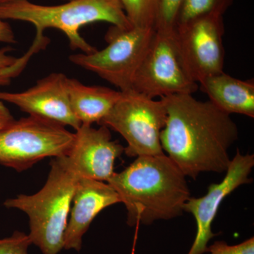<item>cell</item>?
I'll return each instance as SVG.
<instances>
[{
	"label": "cell",
	"instance_id": "cell-1",
	"mask_svg": "<svg viewBox=\"0 0 254 254\" xmlns=\"http://www.w3.org/2000/svg\"><path fill=\"white\" fill-rule=\"evenodd\" d=\"M161 98L167 120L160 143L169 158L193 180L200 173H225L231 161L229 149L239 136L230 115L191 94Z\"/></svg>",
	"mask_w": 254,
	"mask_h": 254
},
{
	"label": "cell",
	"instance_id": "cell-2",
	"mask_svg": "<svg viewBox=\"0 0 254 254\" xmlns=\"http://www.w3.org/2000/svg\"><path fill=\"white\" fill-rule=\"evenodd\" d=\"M186 177L164 153L137 157L108 183L126 207L127 225L133 227L182 215L190 197Z\"/></svg>",
	"mask_w": 254,
	"mask_h": 254
},
{
	"label": "cell",
	"instance_id": "cell-3",
	"mask_svg": "<svg viewBox=\"0 0 254 254\" xmlns=\"http://www.w3.org/2000/svg\"><path fill=\"white\" fill-rule=\"evenodd\" d=\"M0 18L31 23L36 35L29 50L21 57L28 63L32 57L48 46L45 30L56 28L63 31L68 40L70 48L90 54L96 49L81 36L79 30L89 23L107 22L113 26L127 28L131 24L118 0H69L65 4L45 6L22 0L0 6Z\"/></svg>",
	"mask_w": 254,
	"mask_h": 254
},
{
	"label": "cell",
	"instance_id": "cell-4",
	"mask_svg": "<svg viewBox=\"0 0 254 254\" xmlns=\"http://www.w3.org/2000/svg\"><path fill=\"white\" fill-rule=\"evenodd\" d=\"M80 178L66 155L54 158L46 184L39 191L4 201L6 208L18 209L28 215V236L43 254H58L64 250L73 194Z\"/></svg>",
	"mask_w": 254,
	"mask_h": 254
},
{
	"label": "cell",
	"instance_id": "cell-5",
	"mask_svg": "<svg viewBox=\"0 0 254 254\" xmlns=\"http://www.w3.org/2000/svg\"><path fill=\"white\" fill-rule=\"evenodd\" d=\"M74 133L60 124L29 115L0 130V165L24 171L46 158L68 154Z\"/></svg>",
	"mask_w": 254,
	"mask_h": 254
},
{
	"label": "cell",
	"instance_id": "cell-6",
	"mask_svg": "<svg viewBox=\"0 0 254 254\" xmlns=\"http://www.w3.org/2000/svg\"><path fill=\"white\" fill-rule=\"evenodd\" d=\"M166 120L162 98L155 100L129 90L122 91L121 98L99 125L120 133L127 143L125 153L137 158L164 154L160 135Z\"/></svg>",
	"mask_w": 254,
	"mask_h": 254
},
{
	"label": "cell",
	"instance_id": "cell-7",
	"mask_svg": "<svg viewBox=\"0 0 254 254\" xmlns=\"http://www.w3.org/2000/svg\"><path fill=\"white\" fill-rule=\"evenodd\" d=\"M154 33L153 28L112 26L105 34L108 46L104 49L90 54L71 55L68 59L80 67L96 73L120 91H129Z\"/></svg>",
	"mask_w": 254,
	"mask_h": 254
},
{
	"label": "cell",
	"instance_id": "cell-8",
	"mask_svg": "<svg viewBox=\"0 0 254 254\" xmlns=\"http://www.w3.org/2000/svg\"><path fill=\"white\" fill-rule=\"evenodd\" d=\"M198 84L182 60L173 31H155L132 83L131 90L155 97L193 94Z\"/></svg>",
	"mask_w": 254,
	"mask_h": 254
},
{
	"label": "cell",
	"instance_id": "cell-9",
	"mask_svg": "<svg viewBox=\"0 0 254 254\" xmlns=\"http://www.w3.org/2000/svg\"><path fill=\"white\" fill-rule=\"evenodd\" d=\"M224 33L223 16L220 15L201 16L176 28L182 60L197 83L224 72Z\"/></svg>",
	"mask_w": 254,
	"mask_h": 254
},
{
	"label": "cell",
	"instance_id": "cell-10",
	"mask_svg": "<svg viewBox=\"0 0 254 254\" xmlns=\"http://www.w3.org/2000/svg\"><path fill=\"white\" fill-rule=\"evenodd\" d=\"M254 166V155H242L237 150L222 182L210 185L208 192L203 196L190 197L185 203L184 212L190 213L194 217L197 227L194 242L188 254L205 253L209 242L217 235L212 230V225L222 202L238 187L252 182L250 175Z\"/></svg>",
	"mask_w": 254,
	"mask_h": 254
},
{
	"label": "cell",
	"instance_id": "cell-11",
	"mask_svg": "<svg viewBox=\"0 0 254 254\" xmlns=\"http://www.w3.org/2000/svg\"><path fill=\"white\" fill-rule=\"evenodd\" d=\"M67 78L63 73H52L26 91H0V100L16 105L29 115L48 119L77 130L81 124L71 108L66 86Z\"/></svg>",
	"mask_w": 254,
	"mask_h": 254
},
{
	"label": "cell",
	"instance_id": "cell-12",
	"mask_svg": "<svg viewBox=\"0 0 254 254\" xmlns=\"http://www.w3.org/2000/svg\"><path fill=\"white\" fill-rule=\"evenodd\" d=\"M66 155L80 177L108 182L115 173V160L125 153V147L112 140L110 128L100 125H81Z\"/></svg>",
	"mask_w": 254,
	"mask_h": 254
},
{
	"label": "cell",
	"instance_id": "cell-13",
	"mask_svg": "<svg viewBox=\"0 0 254 254\" xmlns=\"http://www.w3.org/2000/svg\"><path fill=\"white\" fill-rule=\"evenodd\" d=\"M121 203L120 197L108 182L81 177L73 194L64 250L79 252L83 237L90 225L104 209Z\"/></svg>",
	"mask_w": 254,
	"mask_h": 254
},
{
	"label": "cell",
	"instance_id": "cell-14",
	"mask_svg": "<svg viewBox=\"0 0 254 254\" xmlns=\"http://www.w3.org/2000/svg\"><path fill=\"white\" fill-rule=\"evenodd\" d=\"M199 84L200 91L222 111L254 118L253 81H242L222 72L205 78Z\"/></svg>",
	"mask_w": 254,
	"mask_h": 254
},
{
	"label": "cell",
	"instance_id": "cell-15",
	"mask_svg": "<svg viewBox=\"0 0 254 254\" xmlns=\"http://www.w3.org/2000/svg\"><path fill=\"white\" fill-rule=\"evenodd\" d=\"M66 86L71 108L81 125H99L122 96V91L87 86L76 78H67Z\"/></svg>",
	"mask_w": 254,
	"mask_h": 254
},
{
	"label": "cell",
	"instance_id": "cell-16",
	"mask_svg": "<svg viewBox=\"0 0 254 254\" xmlns=\"http://www.w3.org/2000/svg\"><path fill=\"white\" fill-rule=\"evenodd\" d=\"M234 0H183L177 16V26L209 15L223 16Z\"/></svg>",
	"mask_w": 254,
	"mask_h": 254
},
{
	"label": "cell",
	"instance_id": "cell-17",
	"mask_svg": "<svg viewBox=\"0 0 254 254\" xmlns=\"http://www.w3.org/2000/svg\"><path fill=\"white\" fill-rule=\"evenodd\" d=\"M132 26L153 28L158 0H118Z\"/></svg>",
	"mask_w": 254,
	"mask_h": 254
},
{
	"label": "cell",
	"instance_id": "cell-18",
	"mask_svg": "<svg viewBox=\"0 0 254 254\" xmlns=\"http://www.w3.org/2000/svg\"><path fill=\"white\" fill-rule=\"evenodd\" d=\"M183 0H158L154 25L155 31L176 30L177 16Z\"/></svg>",
	"mask_w": 254,
	"mask_h": 254
},
{
	"label": "cell",
	"instance_id": "cell-19",
	"mask_svg": "<svg viewBox=\"0 0 254 254\" xmlns=\"http://www.w3.org/2000/svg\"><path fill=\"white\" fill-rule=\"evenodd\" d=\"M11 51L9 47L0 49V86L9 85L11 80L18 76L23 70L18 58L10 55Z\"/></svg>",
	"mask_w": 254,
	"mask_h": 254
},
{
	"label": "cell",
	"instance_id": "cell-20",
	"mask_svg": "<svg viewBox=\"0 0 254 254\" xmlns=\"http://www.w3.org/2000/svg\"><path fill=\"white\" fill-rule=\"evenodd\" d=\"M31 245L28 234L15 231L11 236L0 238V254H28Z\"/></svg>",
	"mask_w": 254,
	"mask_h": 254
},
{
	"label": "cell",
	"instance_id": "cell-21",
	"mask_svg": "<svg viewBox=\"0 0 254 254\" xmlns=\"http://www.w3.org/2000/svg\"><path fill=\"white\" fill-rule=\"evenodd\" d=\"M206 252L209 254H254V238L251 237L237 245H229L223 241H218L207 247Z\"/></svg>",
	"mask_w": 254,
	"mask_h": 254
},
{
	"label": "cell",
	"instance_id": "cell-22",
	"mask_svg": "<svg viewBox=\"0 0 254 254\" xmlns=\"http://www.w3.org/2000/svg\"><path fill=\"white\" fill-rule=\"evenodd\" d=\"M16 43V38L11 26L0 18V43L14 44Z\"/></svg>",
	"mask_w": 254,
	"mask_h": 254
},
{
	"label": "cell",
	"instance_id": "cell-23",
	"mask_svg": "<svg viewBox=\"0 0 254 254\" xmlns=\"http://www.w3.org/2000/svg\"><path fill=\"white\" fill-rule=\"evenodd\" d=\"M15 119L10 110L6 108L4 102L0 100V130L7 127Z\"/></svg>",
	"mask_w": 254,
	"mask_h": 254
},
{
	"label": "cell",
	"instance_id": "cell-24",
	"mask_svg": "<svg viewBox=\"0 0 254 254\" xmlns=\"http://www.w3.org/2000/svg\"><path fill=\"white\" fill-rule=\"evenodd\" d=\"M22 1V0H0V6L1 5L12 4V3L17 2V1Z\"/></svg>",
	"mask_w": 254,
	"mask_h": 254
}]
</instances>
